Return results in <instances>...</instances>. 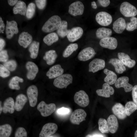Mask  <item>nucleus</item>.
<instances>
[{"mask_svg": "<svg viewBox=\"0 0 137 137\" xmlns=\"http://www.w3.org/2000/svg\"><path fill=\"white\" fill-rule=\"evenodd\" d=\"M27 7L25 2L21 1H19L13 8V13L15 14H20L25 15L26 13Z\"/></svg>", "mask_w": 137, "mask_h": 137, "instance_id": "nucleus-30", "label": "nucleus"}, {"mask_svg": "<svg viewBox=\"0 0 137 137\" xmlns=\"http://www.w3.org/2000/svg\"><path fill=\"white\" fill-rule=\"evenodd\" d=\"M18 32L17 24L15 21H7L6 33L7 38L8 39L11 38L14 34L18 33Z\"/></svg>", "mask_w": 137, "mask_h": 137, "instance_id": "nucleus-14", "label": "nucleus"}, {"mask_svg": "<svg viewBox=\"0 0 137 137\" xmlns=\"http://www.w3.org/2000/svg\"><path fill=\"white\" fill-rule=\"evenodd\" d=\"M5 44V41L2 38L0 39V50L1 51L4 47Z\"/></svg>", "mask_w": 137, "mask_h": 137, "instance_id": "nucleus-51", "label": "nucleus"}, {"mask_svg": "<svg viewBox=\"0 0 137 137\" xmlns=\"http://www.w3.org/2000/svg\"><path fill=\"white\" fill-rule=\"evenodd\" d=\"M59 39L58 34L55 32L49 33L43 39L44 42L47 45L50 46L54 43L57 42Z\"/></svg>", "mask_w": 137, "mask_h": 137, "instance_id": "nucleus-34", "label": "nucleus"}, {"mask_svg": "<svg viewBox=\"0 0 137 137\" xmlns=\"http://www.w3.org/2000/svg\"><path fill=\"white\" fill-rule=\"evenodd\" d=\"M62 21L60 17L55 15L50 17L44 23L42 30L46 33L50 32L57 30L60 25Z\"/></svg>", "mask_w": 137, "mask_h": 137, "instance_id": "nucleus-1", "label": "nucleus"}, {"mask_svg": "<svg viewBox=\"0 0 137 137\" xmlns=\"http://www.w3.org/2000/svg\"><path fill=\"white\" fill-rule=\"evenodd\" d=\"M120 10L122 14L127 17L135 16L137 14L136 8L127 2H124L121 4Z\"/></svg>", "mask_w": 137, "mask_h": 137, "instance_id": "nucleus-4", "label": "nucleus"}, {"mask_svg": "<svg viewBox=\"0 0 137 137\" xmlns=\"http://www.w3.org/2000/svg\"><path fill=\"white\" fill-rule=\"evenodd\" d=\"M129 78L126 76H123L118 78L115 83V86L117 88H123L126 92L132 90L133 88L132 85L128 83Z\"/></svg>", "mask_w": 137, "mask_h": 137, "instance_id": "nucleus-11", "label": "nucleus"}, {"mask_svg": "<svg viewBox=\"0 0 137 137\" xmlns=\"http://www.w3.org/2000/svg\"><path fill=\"white\" fill-rule=\"evenodd\" d=\"M27 94L30 106L35 107L37 102L38 90L37 87L33 85L29 86L27 89Z\"/></svg>", "mask_w": 137, "mask_h": 137, "instance_id": "nucleus-8", "label": "nucleus"}, {"mask_svg": "<svg viewBox=\"0 0 137 137\" xmlns=\"http://www.w3.org/2000/svg\"><path fill=\"white\" fill-rule=\"evenodd\" d=\"M125 109L127 116H129L137 110V106L133 101L127 102L125 106Z\"/></svg>", "mask_w": 137, "mask_h": 137, "instance_id": "nucleus-39", "label": "nucleus"}, {"mask_svg": "<svg viewBox=\"0 0 137 137\" xmlns=\"http://www.w3.org/2000/svg\"><path fill=\"white\" fill-rule=\"evenodd\" d=\"M56 109V106L55 104H47L43 101L40 102L37 106V110L43 117L50 115L55 111Z\"/></svg>", "mask_w": 137, "mask_h": 137, "instance_id": "nucleus-3", "label": "nucleus"}, {"mask_svg": "<svg viewBox=\"0 0 137 137\" xmlns=\"http://www.w3.org/2000/svg\"><path fill=\"white\" fill-rule=\"evenodd\" d=\"M134 137H137V129L135 132Z\"/></svg>", "mask_w": 137, "mask_h": 137, "instance_id": "nucleus-56", "label": "nucleus"}, {"mask_svg": "<svg viewBox=\"0 0 137 137\" xmlns=\"http://www.w3.org/2000/svg\"><path fill=\"white\" fill-rule=\"evenodd\" d=\"M64 69L60 64L55 65L50 67L46 74L49 79L56 78L63 74Z\"/></svg>", "mask_w": 137, "mask_h": 137, "instance_id": "nucleus-18", "label": "nucleus"}, {"mask_svg": "<svg viewBox=\"0 0 137 137\" xmlns=\"http://www.w3.org/2000/svg\"><path fill=\"white\" fill-rule=\"evenodd\" d=\"M105 61L101 59L95 58L91 61L89 64V72H96L103 69L105 67Z\"/></svg>", "mask_w": 137, "mask_h": 137, "instance_id": "nucleus-13", "label": "nucleus"}, {"mask_svg": "<svg viewBox=\"0 0 137 137\" xmlns=\"http://www.w3.org/2000/svg\"><path fill=\"white\" fill-rule=\"evenodd\" d=\"M107 122L110 132L112 133L116 132L118 128V123L116 117L113 115H111L108 117Z\"/></svg>", "mask_w": 137, "mask_h": 137, "instance_id": "nucleus-26", "label": "nucleus"}, {"mask_svg": "<svg viewBox=\"0 0 137 137\" xmlns=\"http://www.w3.org/2000/svg\"><path fill=\"white\" fill-rule=\"evenodd\" d=\"M73 80V77L71 74H62L55 79L53 84L55 87L59 88H66L72 83Z\"/></svg>", "mask_w": 137, "mask_h": 137, "instance_id": "nucleus-2", "label": "nucleus"}, {"mask_svg": "<svg viewBox=\"0 0 137 137\" xmlns=\"http://www.w3.org/2000/svg\"><path fill=\"white\" fill-rule=\"evenodd\" d=\"M78 48V45L76 43L70 44L63 51L62 54L64 58L69 57L74 51H76Z\"/></svg>", "mask_w": 137, "mask_h": 137, "instance_id": "nucleus-37", "label": "nucleus"}, {"mask_svg": "<svg viewBox=\"0 0 137 137\" xmlns=\"http://www.w3.org/2000/svg\"><path fill=\"white\" fill-rule=\"evenodd\" d=\"M58 127L55 123H49L45 124L39 134V137H49L55 133Z\"/></svg>", "mask_w": 137, "mask_h": 137, "instance_id": "nucleus-9", "label": "nucleus"}, {"mask_svg": "<svg viewBox=\"0 0 137 137\" xmlns=\"http://www.w3.org/2000/svg\"><path fill=\"white\" fill-rule=\"evenodd\" d=\"M12 130L11 126L8 124L0 126V137H9Z\"/></svg>", "mask_w": 137, "mask_h": 137, "instance_id": "nucleus-36", "label": "nucleus"}, {"mask_svg": "<svg viewBox=\"0 0 137 137\" xmlns=\"http://www.w3.org/2000/svg\"><path fill=\"white\" fill-rule=\"evenodd\" d=\"M27 133L26 129L22 127H19L15 133V137H27Z\"/></svg>", "mask_w": 137, "mask_h": 137, "instance_id": "nucleus-43", "label": "nucleus"}, {"mask_svg": "<svg viewBox=\"0 0 137 137\" xmlns=\"http://www.w3.org/2000/svg\"><path fill=\"white\" fill-rule=\"evenodd\" d=\"M83 33V30L81 27H77L72 28L70 30L67 36L68 40L73 42L80 38Z\"/></svg>", "mask_w": 137, "mask_h": 137, "instance_id": "nucleus-16", "label": "nucleus"}, {"mask_svg": "<svg viewBox=\"0 0 137 137\" xmlns=\"http://www.w3.org/2000/svg\"><path fill=\"white\" fill-rule=\"evenodd\" d=\"M8 56L7 51L5 50H2L0 52V61L4 63L7 61Z\"/></svg>", "mask_w": 137, "mask_h": 137, "instance_id": "nucleus-45", "label": "nucleus"}, {"mask_svg": "<svg viewBox=\"0 0 137 137\" xmlns=\"http://www.w3.org/2000/svg\"><path fill=\"white\" fill-rule=\"evenodd\" d=\"M69 112V109L67 108L62 107L58 110L57 112L61 114H65L68 113Z\"/></svg>", "mask_w": 137, "mask_h": 137, "instance_id": "nucleus-49", "label": "nucleus"}, {"mask_svg": "<svg viewBox=\"0 0 137 137\" xmlns=\"http://www.w3.org/2000/svg\"><path fill=\"white\" fill-rule=\"evenodd\" d=\"M132 96L133 102L137 106V85L133 87L132 91Z\"/></svg>", "mask_w": 137, "mask_h": 137, "instance_id": "nucleus-46", "label": "nucleus"}, {"mask_svg": "<svg viewBox=\"0 0 137 137\" xmlns=\"http://www.w3.org/2000/svg\"><path fill=\"white\" fill-rule=\"evenodd\" d=\"M98 124L99 129L102 133H109L110 131L109 126L105 119L100 118L98 120Z\"/></svg>", "mask_w": 137, "mask_h": 137, "instance_id": "nucleus-38", "label": "nucleus"}, {"mask_svg": "<svg viewBox=\"0 0 137 137\" xmlns=\"http://www.w3.org/2000/svg\"><path fill=\"white\" fill-rule=\"evenodd\" d=\"M39 42L36 41H33L31 44L29 50L31 58L34 59L37 57L39 52Z\"/></svg>", "mask_w": 137, "mask_h": 137, "instance_id": "nucleus-35", "label": "nucleus"}, {"mask_svg": "<svg viewBox=\"0 0 137 137\" xmlns=\"http://www.w3.org/2000/svg\"><path fill=\"white\" fill-rule=\"evenodd\" d=\"M112 33V31L111 29L103 27L98 28L96 32L97 38L101 39L110 37Z\"/></svg>", "mask_w": 137, "mask_h": 137, "instance_id": "nucleus-31", "label": "nucleus"}, {"mask_svg": "<svg viewBox=\"0 0 137 137\" xmlns=\"http://www.w3.org/2000/svg\"><path fill=\"white\" fill-rule=\"evenodd\" d=\"M87 113L83 109H78L75 110L72 114L70 121L73 124L79 125L80 123L85 120Z\"/></svg>", "mask_w": 137, "mask_h": 137, "instance_id": "nucleus-6", "label": "nucleus"}, {"mask_svg": "<svg viewBox=\"0 0 137 137\" xmlns=\"http://www.w3.org/2000/svg\"><path fill=\"white\" fill-rule=\"evenodd\" d=\"M99 4L103 7H106L108 6L110 3V1L109 0H98Z\"/></svg>", "mask_w": 137, "mask_h": 137, "instance_id": "nucleus-48", "label": "nucleus"}, {"mask_svg": "<svg viewBox=\"0 0 137 137\" xmlns=\"http://www.w3.org/2000/svg\"><path fill=\"white\" fill-rule=\"evenodd\" d=\"M5 25L1 17H0V32L3 33L5 29Z\"/></svg>", "mask_w": 137, "mask_h": 137, "instance_id": "nucleus-50", "label": "nucleus"}, {"mask_svg": "<svg viewBox=\"0 0 137 137\" xmlns=\"http://www.w3.org/2000/svg\"><path fill=\"white\" fill-rule=\"evenodd\" d=\"M95 19L100 25L103 26L109 25L112 22V19L111 15L105 11H101L97 13Z\"/></svg>", "mask_w": 137, "mask_h": 137, "instance_id": "nucleus-7", "label": "nucleus"}, {"mask_svg": "<svg viewBox=\"0 0 137 137\" xmlns=\"http://www.w3.org/2000/svg\"><path fill=\"white\" fill-rule=\"evenodd\" d=\"M28 99L24 94H21L18 95L16 98L15 102V110L17 111H21L27 102Z\"/></svg>", "mask_w": 137, "mask_h": 137, "instance_id": "nucleus-25", "label": "nucleus"}, {"mask_svg": "<svg viewBox=\"0 0 137 137\" xmlns=\"http://www.w3.org/2000/svg\"><path fill=\"white\" fill-rule=\"evenodd\" d=\"M117 55L119 59L124 65L128 67L132 68L135 65V61L131 59L128 54L123 52H120L118 53Z\"/></svg>", "mask_w": 137, "mask_h": 137, "instance_id": "nucleus-22", "label": "nucleus"}, {"mask_svg": "<svg viewBox=\"0 0 137 137\" xmlns=\"http://www.w3.org/2000/svg\"><path fill=\"white\" fill-rule=\"evenodd\" d=\"M15 110V102L13 98L10 97L6 99L3 103V112L4 113L8 112L13 113Z\"/></svg>", "mask_w": 137, "mask_h": 137, "instance_id": "nucleus-23", "label": "nucleus"}, {"mask_svg": "<svg viewBox=\"0 0 137 137\" xmlns=\"http://www.w3.org/2000/svg\"><path fill=\"white\" fill-rule=\"evenodd\" d=\"M25 67L28 71L26 75L27 79L30 80L34 79L38 72V66L33 62L29 61L26 63Z\"/></svg>", "mask_w": 137, "mask_h": 137, "instance_id": "nucleus-17", "label": "nucleus"}, {"mask_svg": "<svg viewBox=\"0 0 137 137\" xmlns=\"http://www.w3.org/2000/svg\"><path fill=\"white\" fill-rule=\"evenodd\" d=\"M92 137H104V136L101 135L95 134L92 136Z\"/></svg>", "mask_w": 137, "mask_h": 137, "instance_id": "nucleus-54", "label": "nucleus"}, {"mask_svg": "<svg viewBox=\"0 0 137 137\" xmlns=\"http://www.w3.org/2000/svg\"><path fill=\"white\" fill-rule=\"evenodd\" d=\"M23 79L18 76L12 77L9 81L8 85L9 88L13 90H19L20 89L19 82H23Z\"/></svg>", "mask_w": 137, "mask_h": 137, "instance_id": "nucleus-33", "label": "nucleus"}, {"mask_svg": "<svg viewBox=\"0 0 137 137\" xmlns=\"http://www.w3.org/2000/svg\"><path fill=\"white\" fill-rule=\"evenodd\" d=\"M0 114H1L2 111H3V107H2V102L1 101H0Z\"/></svg>", "mask_w": 137, "mask_h": 137, "instance_id": "nucleus-55", "label": "nucleus"}, {"mask_svg": "<svg viewBox=\"0 0 137 137\" xmlns=\"http://www.w3.org/2000/svg\"><path fill=\"white\" fill-rule=\"evenodd\" d=\"M10 72L3 65H0V76L4 78H6L9 76Z\"/></svg>", "mask_w": 137, "mask_h": 137, "instance_id": "nucleus-44", "label": "nucleus"}, {"mask_svg": "<svg viewBox=\"0 0 137 137\" xmlns=\"http://www.w3.org/2000/svg\"><path fill=\"white\" fill-rule=\"evenodd\" d=\"M46 0H36L35 2L37 6L40 9H43L45 7L46 4Z\"/></svg>", "mask_w": 137, "mask_h": 137, "instance_id": "nucleus-47", "label": "nucleus"}, {"mask_svg": "<svg viewBox=\"0 0 137 137\" xmlns=\"http://www.w3.org/2000/svg\"><path fill=\"white\" fill-rule=\"evenodd\" d=\"M104 72L106 75L104 79L105 82L109 85H112L115 83L117 80V77L114 72L107 68L105 69L104 70Z\"/></svg>", "mask_w": 137, "mask_h": 137, "instance_id": "nucleus-29", "label": "nucleus"}, {"mask_svg": "<svg viewBox=\"0 0 137 137\" xmlns=\"http://www.w3.org/2000/svg\"><path fill=\"white\" fill-rule=\"evenodd\" d=\"M85 137H92V136L90 134H88Z\"/></svg>", "mask_w": 137, "mask_h": 137, "instance_id": "nucleus-57", "label": "nucleus"}, {"mask_svg": "<svg viewBox=\"0 0 137 137\" xmlns=\"http://www.w3.org/2000/svg\"><path fill=\"white\" fill-rule=\"evenodd\" d=\"M31 35L27 32H23L20 35L18 40L19 44L24 48H26L32 41Z\"/></svg>", "mask_w": 137, "mask_h": 137, "instance_id": "nucleus-21", "label": "nucleus"}, {"mask_svg": "<svg viewBox=\"0 0 137 137\" xmlns=\"http://www.w3.org/2000/svg\"><path fill=\"white\" fill-rule=\"evenodd\" d=\"M112 110L113 114L119 119H123L127 117L125 107L120 103L115 104Z\"/></svg>", "mask_w": 137, "mask_h": 137, "instance_id": "nucleus-19", "label": "nucleus"}, {"mask_svg": "<svg viewBox=\"0 0 137 137\" xmlns=\"http://www.w3.org/2000/svg\"><path fill=\"white\" fill-rule=\"evenodd\" d=\"M18 1V0H8V1L9 4L11 6L15 5Z\"/></svg>", "mask_w": 137, "mask_h": 137, "instance_id": "nucleus-52", "label": "nucleus"}, {"mask_svg": "<svg viewBox=\"0 0 137 137\" xmlns=\"http://www.w3.org/2000/svg\"><path fill=\"white\" fill-rule=\"evenodd\" d=\"M68 24L66 21L63 20L57 30L58 35L62 38L67 36L70 30L67 29Z\"/></svg>", "mask_w": 137, "mask_h": 137, "instance_id": "nucleus-32", "label": "nucleus"}, {"mask_svg": "<svg viewBox=\"0 0 137 137\" xmlns=\"http://www.w3.org/2000/svg\"><path fill=\"white\" fill-rule=\"evenodd\" d=\"M57 56L56 51L54 50H51L45 53L43 59L46 61L48 65H51L54 63Z\"/></svg>", "mask_w": 137, "mask_h": 137, "instance_id": "nucleus-28", "label": "nucleus"}, {"mask_svg": "<svg viewBox=\"0 0 137 137\" xmlns=\"http://www.w3.org/2000/svg\"><path fill=\"white\" fill-rule=\"evenodd\" d=\"M96 54L94 49L91 47H88L79 52L78 55V58L80 61H85L92 58Z\"/></svg>", "mask_w": 137, "mask_h": 137, "instance_id": "nucleus-12", "label": "nucleus"}, {"mask_svg": "<svg viewBox=\"0 0 137 137\" xmlns=\"http://www.w3.org/2000/svg\"><path fill=\"white\" fill-rule=\"evenodd\" d=\"M74 101L79 106L85 107L89 103V97L87 93L83 90H80L77 92L74 96Z\"/></svg>", "mask_w": 137, "mask_h": 137, "instance_id": "nucleus-5", "label": "nucleus"}, {"mask_svg": "<svg viewBox=\"0 0 137 137\" xmlns=\"http://www.w3.org/2000/svg\"><path fill=\"white\" fill-rule=\"evenodd\" d=\"M36 6L35 4L33 3H29L27 8L26 13V17L30 19L33 16L35 12Z\"/></svg>", "mask_w": 137, "mask_h": 137, "instance_id": "nucleus-41", "label": "nucleus"}, {"mask_svg": "<svg viewBox=\"0 0 137 137\" xmlns=\"http://www.w3.org/2000/svg\"><path fill=\"white\" fill-rule=\"evenodd\" d=\"M126 23L125 19L123 18H118L113 24V29L117 33H122L125 30Z\"/></svg>", "mask_w": 137, "mask_h": 137, "instance_id": "nucleus-24", "label": "nucleus"}, {"mask_svg": "<svg viewBox=\"0 0 137 137\" xmlns=\"http://www.w3.org/2000/svg\"><path fill=\"white\" fill-rule=\"evenodd\" d=\"M3 65L9 71H13L16 69L17 64L15 61L11 60L4 63Z\"/></svg>", "mask_w": 137, "mask_h": 137, "instance_id": "nucleus-42", "label": "nucleus"}, {"mask_svg": "<svg viewBox=\"0 0 137 137\" xmlns=\"http://www.w3.org/2000/svg\"><path fill=\"white\" fill-rule=\"evenodd\" d=\"M96 92L99 96L108 98L110 96V95L114 94V90L113 88L110 86L109 84L105 83L103 84L102 89H97Z\"/></svg>", "mask_w": 137, "mask_h": 137, "instance_id": "nucleus-20", "label": "nucleus"}, {"mask_svg": "<svg viewBox=\"0 0 137 137\" xmlns=\"http://www.w3.org/2000/svg\"><path fill=\"white\" fill-rule=\"evenodd\" d=\"M99 44L102 47L110 49H114L117 46V41L115 38L109 37L101 39Z\"/></svg>", "mask_w": 137, "mask_h": 137, "instance_id": "nucleus-15", "label": "nucleus"}, {"mask_svg": "<svg viewBox=\"0 0 137 137\" xmlns=\"http://www.w3.org/2000/svg\"><path fill=\"white\" fill-rule=\"evenodd\" d=\"M84 10V6L82 3L80 1H77L69 6L68 12L71 15L76 16L82 15Z\"/></svg>", "mask_w": 137, "mask_h": 137, "instance_id": "nucleus-10", "label": "nucleus"}, {"mask_svg": "<svg viewBox=\"0 0 137 137\" xmlns=\"http://www.w3.org/2000/svg\"><path fill=\"white\" fill-rule=\"evenodd\" d=\"M109 63L114 66L115 71L118 74H122L126 70V67L124 64L117 58H111L110 59Z\"/></svg>", "mask_w": 137, "mask_h": 137, "instance_id": "nucleus-27", "label": "nucleus"}, {"mask_svg": "<svg viewBox=\"0 0 137 137\" xmlns=\"http://www.w3.org/2000/svg\"><path fill=\"white\" fill-rule=\"evenodd\" d=\"M126 29L129 31H132L137 29V18L134 16L130 19V22L126 23Z\"/></svg>", "mask_w": 137, "mask_h": 137, "instance_id": "nucleus-40", "label": "nucleus"}, {"mask_svg": "<svg viewBox=\"0 0 137 137\" xmlns=\"http://www.w3.org/2000/svg\"><path fill=\"white\" fill-rule=\"evenodd\" d=\"M91 6L94 9H96L97 8V6L95 2L94 1L91 2Z\"/></svg>", "mask_w": 137, "mask_h": 137, "instance_id": "nucleus-53", "label": "nucleus"}]
</instances>
